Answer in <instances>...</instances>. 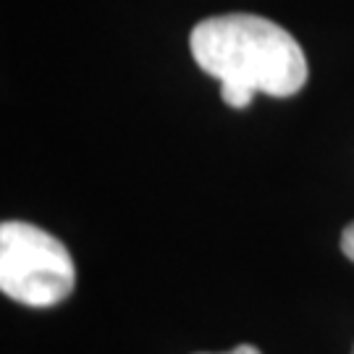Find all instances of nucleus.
Listing matches in <instances>:
<instances>
[{"label":"nucleus","instance_id":"f257e3e1","mask_svg":"<svg viewBox=\"0 0 354 354\" xmlns=\"http://www.w3.org/2000/svg\"><path fill=\"white\" fill-rule=\"evenodd\" d=\"M189 48L194 64L221 82V97L231 108H247L254 92L291 97L310 74L299 42L254 13L205 19L192 29Z\"/></svg>","mask_w":354,"mask_h":354},{"label":"nucleus","instance_id":"7ed1b4c3","mask_svg":"<svg viewBox=\"0 0 354 354\" xmlns=\"http://www.w3.org/2000/svg\"><path fill=\"white\" fill-rule=\"evenodd\" d=\"M342 252L354 263V223H349V226L344 228V234H342Z\"/></svg>","mask_w":354,"mask_h":354},{"label":"nucleus","instance_id":"20e7f679","mask_svg":"<svg viewBox=\"0 0 354 354\" xmlns=\"http://www.w3.org/2000/svg\"><path fill=\"white\" fill-rule=\"evenodd\" d=\"M226 354H263L257 346H252V344H239L236 349H231V352H226Z\"/></svg>","mask_w":354,"mask_h":354},{"label":"nucleus","instance_id":"f03ea898","mask_svg":"<svg viewBox=\"0 0 354 354\" xmlns=\"http://www.w3.org/2000/svg\"><path fill=\"white\" fill-rule=\"evenodd\" d=\"M74 260L58 236L24 221L0 226V291L26 307H53L74 291Z\"/></svg>","mask_w":354,"mask_h":354},{"label":"nucleus","instance_id":"39448f33","mask_svg":"<svg viewBox=\"0 0 354 354\" xmlns=\"http://www.w3.org/2000/svg\"><path fill=\"white\" fill-rule=\"evenodd\" d=\"M352 354H354V349H352Z\"/></svg>","mask_w":354,"mask_h":354}]
</instances>
